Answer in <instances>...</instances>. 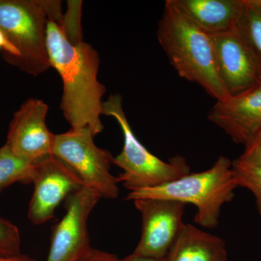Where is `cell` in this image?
<instances>
[{
    "label": "cell",
    "mask_w": 261,
    "mask_h": 261,
    "mask_svg": "<svg viewBox=\"0 0 261 261\" xmlns=\"http://www.w3.org/2000/svg\"><path fill=\"white\" fill-rule=\"evenodd\" d=\"M47 47L51 67L63 81L61 109L65 119L71 128H88L94 136L101 133L106 88L97 78V51L88 43L69 42L61 25L51 20L48 23Z\"/></svg>",
    "instance_id": "cell-1"
},
{
    "label": "cell",
    "mask_w": 261,
    "mask_h": 261,
    "mask_svg": "<svg viewBox=\"0 0 261 261\" xmlns=\"http://www.w3.org/2000/svg\"><path fill=\"white\" fill-rule=\"evenodd\" d=\"M157 38L180 77L200 86L216 101L229 97L218 73L211 36L194 25L171 0L165 3Z\"/></svg>",
    "instance_id": "cell-2"
},
{
    "label": "cell",
    "mask_w": 261,
    "mask_h": 261,
    "mask_svg": "<svg viewBox=\"0 0 261 261\" xmlns=\"http://www.w3.org/2000/svg\"><path fill=\"white\" fill-rule=\"evenodd\" d=\"M63 18L61 1L0 0V31L18 53L12 65L33 76L47 71L48 23Z\"/></svg>",
    "instance_id": "cell-3"
},
{
    "label": "cell",
    "mask_w": 261,
    "mask_h": 261,
    "mask_svg": "<svg viewBox=\"0 0 261 261\" xmlns=\"http://www.w3.org/2000/svg\"><path fill=\"white\" fill-rule=\"evenodd\" d=\"M238 187L232 161L221 155L206 171L190 172L162 186L129 192L126 200L166 199L192 204L197 209L195 224L211 228L219 224L221 207L233 200Z\"/></svg>",
    "instance_id": "cell-4"
},
{
    "label": "cell",
    "mask_w": 261,
    "mask_h": 261,
    "mask_svg": "<svg viewBox=\"0 0 261 261\" xmlns=\"http://www.w3.org/2000/svg\"><path fill=\"white\" fill-rule=\"evenodd\" d=\"M102 115L115 118L123 132V149L113 159V164L123 170L117 180L129 192L162 186L190 173L182 156L163 161L141 143L127 119L120 94H112L103 102Z\"/></svg>",
    "instance_id": "cell-5"
},
{
    "label": "cell",
    "mask_w": 261,
    "mask_h": 261,
    "mask_svg": "<svg viewBox=\"0 0 261 261\" xmlns=\"http://www.w3.org/2000/svg\"><path fill=\"white\" fill-rule=\"evenodd\" d=\"M94 137L88 128H71L55 136L51 154L73 168L84 186L97 192L101 198L116 199L119 183L111 172L114 158L95 145Z\"/></svg>",
    "instance_id": "cell-6"
},
{
    "label": "cell",
    "mask_w": 261,
    "mask_h": 261,
    "mask_svg": "<svg viewBox=\"0 0 261 261\" xmlns=\"http://www.w3.org/2000/svg\"><path fill=\"white\" fill-rule=\"evenodd\" d=\"M101 197L84 186L65 200V216L53 228L47 261H78L92 248L89 243V215Z\"/></svg>",
    "instance_id": "cell-7"
},
{
    "label": "cell",
    "mask_w": 261,
    "mask_h": 261,
    "mask_svg": "<svg viewBox=\"0 0 261 261\" xmlns=\"http://www.w3.org/2000/svg\"><path fill=\"white\" fill-rule=\"evenodd\" d=\"M142 215V234L134 253L163 259L176 243L185 224V204L166 199L144 198L132 201Z\"/></svg>",
    "instance_id": "cell-8"
},
{
    "label": "cell",
    "mask_w": 261,
    "mask_h": 261,
    "mask_svg": "<svg viewBox=\"0 0 261 261\" xmlns=\"http://www.w3.org/2000/svg\"><path fill=\"white\" fill-rule=\"evenodd\" d=\"M32 184L34 190L28 216L34 225L53 219L60 204L84 186L73 168L53 154L35 163Z\"/></svg>",
    "instance_id": "cell-9"
},
{
    "label": "cell",
    "mask_w": 261,
    "mask_h": 261,
    "mask_svg": "<svg viewBox=\"0 0 261 261\" xmlns=\"http://www.w3.org/2000/svg\"><path fill=\"white\" fill-rule=\"evenodd\" d=\"M211 37L218 73L229 97L261 85L260 66L240 29Z\"/></svg>",
    "instance_id": "cell-10"
},
{
    "label": "cell",
    "mask_w": 261,
    "mask_h": 261,
    "mask_svg": "<svg viewBox=\"0 0 261 261\" xmlns=\"http://www.w3.org/2000/svg\"><path fill=\"white\" fill-rule=\"evenodd\" d=\"M48 106L31 98L15 113L10 122L6 145L19 159L35 164L51 155L55 135L48 129Z\"/></svg>",
    "instance_id": "cell-11"
},
{
    "label": "cell",
    "mask_w": 261,
    "mask_h": 261,
    "mask_svg": "<svg viewBox=\"0 0 261 261\" xmlns=\"http://www.w3.org/2000/svg\"><path fill=\"white\" fill-rule=\"evenodd\" d=\"M208 120L234 143L244 145L261 129V85L216 101Z\"/></svg>",
    "instance_id": "cell-12"
},
{
    "label": "cell",
    "mask_w": 261,
    "mask_h": 261,
    "mask_svg": "<svg viewBox=\"0 0 261 261\" xmlns=\"http://www.w3.org/2000/svg\"><path fill=\"white\" fill-rule=\"evenodd\" d=\"M194 25L209 36L238 28L245 0H171Z\"/></svg>",
    "instance_id": "cell-13"
},
{
    "label": "cell",
    "mask_w": 261,
    "mask_h": 261,
    "mask_svg": "<svg viewBox=\"0 0 261 261\" xmlns=\"http://www.w3.org/2000/svg\"><path fill=\"white\" fill-rule=\"evenodd\" d=\"M166 261H227L224 240L185 224Z\"/></svg>",
    "instance_id": "cell-14"
},
{
    "label": "cell",
    "mask_w": 261,
    "mask_h": 261,
    "mask_svg": "<svg viewBox=\"0 0 261 261\" xmlns=\"http://www.w3.org/2000/svg\"><path fill=\"white\" fill-rule=\"evenodd\" d=\"M34 167L17 157L6 144L0 147V192L16 182L32 184Z\"/></svg>",
    "instance_id": "cell-15"
},
{
    "label": "cell",
    "mask_w": 261,
    "mask_h": 261,
    "mask_svg": "<svg viewBox=\"0 0 261 261\" xmlns=\"http://www.w3.org/2000/svg\"><path fill=\"white\" fill-rule=\"evenodd\" d=\"M245 10L238 28L251 47L261 70V15L245 0Z\"/></svg>",
    "instance_id": "cell-16"
},
{
    "label": "cell",
    "mask_w": 261,
    "mask_h": 261,
    "mask_svg": "<svg viewBox=\"0 0 261 261\" xmlns=\"http://www.w3.org/2000/svg\"><path fill=\"white\" fill-rule=\"evenodd\" d=\"M232 171L239 187H244L252 192L261 218V168L247 164L238 159L232 161Z\"/></svg>",
    "instance_id": "cell-17"
},
{
    "label": "cell",
    "mask_w": 261,
    "mask_h": 261,
    "mask_svg": "<svg viewBox=\"0 0 261 261\" xmlns=\"http://www.w3.org/2000/svg\"><path fill=\"white\" fill-rule=\"evenodd\" d=\"M68 8L61 25L65 37L73 44L82 41V29L81 24L82 17V1H68Z\"/></svg>",
    "instance_id": "cell-18"
},
{
    "label": "cell",
    "mask_w": 261,
    "mask_h": 261,
    "mask_svg": "<svg viewBox=\"0 0 261 261\" xmlns=\"http://www.w3.org/2000/svg\"><path fill=\"white\" fill-rule=\"evenodd\" d=\"M20 242L18 228L8 220L0 217V256L20 255Z\"/></svg>",
    "instance_id": "cell-19"
},
{
    "label": "cell",
    "mask_w": 261,
    "mask_h": 261,
    "mask_svg": "<svg viewBox=\"0 0 261 261\" xmlns=\"http://www.w3.org/2000/svg\"><path fill=\"white\" fill-rule=\"evenodd\" d=\"M239 159L247 164L261 168V129L245 144L243 154Z\"/></svg>",
    "instance_id": "cell-20"
},
{
    "label": "cell",
    "mask_w": 261,
    "mask_h": 261,
    "mask_svg": "<svg viewBox=\"0 0 261 261\" xmlns=\"http://www.w3.org/2000/svg\"><path fill=\"white\" fill-rule=\"evenodd\" d=\"M120 259L115 254L102 251L92 247L88 253L86 254L78 261H119Z\"/></svg>",
    "instance_id": "cell-21"
},
{
    "label": "cell",
    "mask_w": 261,
    "mask_h": 261,
    "mask_svg": "<svg viewBox=\"0 0 261 261\" xmlns=\"http://www.w3.org/2000/svg\"><path fill=\"white\" fill-rule=\"evenodd\" d=\"M0 50L3 51V58L5 61L10 65H12L18 56V53L15 48L8 42L5 34L1 31H0Z\"/></svg>",
    "instance_id": "cell-22"
},
{
    "label": "cell",
    "mask_w": 261,
    "mask_h": 261,
    "mask_svg": "<svg viewBox=\"0 0 261 261\" xmlns=\"http://www.w3.org/2000/svg\"><path fill=\"white\" fill-rule=\"evenodd\" d=\"M119 261H166V258L156 259L152 257L141 256L137 254L132 253L128 256L120 259Z\"/></svg>",
    "instance_id": "cell-23"
},
{
    "label": "cell",
    "mask_w": 261,
    "mask_h": 261,
    "mask_svg": "<svg viewBox=\"0 0 261 261\" xmlns=\"http://www.w3.org/2000/svg\"><path fill=\"white\" fill-rule=\"evenodd\" d=\"M0 261H37L27 255H19L13 257L0 256Z\"/></svg>",
    "instance_id": "cell-24"
}]
</instances>
